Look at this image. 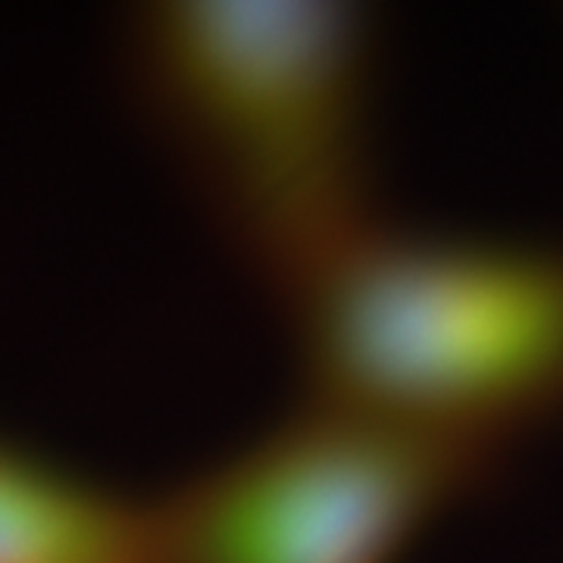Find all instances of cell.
Returning <instances> with one entry per match:
<instances>
[{"label":"cell","mask_w":563,"mask_h":563,"mask_svg":"<svg viewBox=\"0 0 563 563\" xmlns=\"http://www.w3.org/2000/svg\"><path fill=\"white\" fill-rule=\"evenodd\" d=\"M379 47L376 16L344 0H151L122 20L139 113L276 298L383 217Z\"/></svg>","instance_id":"6da1fadb"},{"label":"cell","mask_w":563,"mask_h":563,"mask_svg":"<svg viewBox=\"0 0 563 563\" xmlns=\"http://www.w3.org/2000/svg\"><path fill=\"white\" fill-rule=\"evenodd\" d=\"M279 301L310 398L498 461L563 422V244L379 217Z\"/></svg>","instance_id":"7a4b0ae2"},{"label":"cell","mask_w":563,"mask_h":563,"mask_svg":"<svg viewBox=\"0 0 563 563\" xmlns=\"http://www.w3.org/2000/svg\"><path fill=\"white\" fill-rule=\"evenodd\" d=\"M495 466L483 451L303 395L151 501L154 563H398Z\"/></svg>","instance_id":"3957f363"},{"label":"cell","mask_w":563,"mask_h":563,"mask_svg":"<svg viewBox=\"0 0 563 563\" xmlns=\"http://www.w3.org/2000/svg\"><path fill=\"white\" fill-rule=\"evenodd\" d=\"M0 563H154L151 501L0 435Z\"/></svg>","instance_id":"277c9868"}]
</instances>
